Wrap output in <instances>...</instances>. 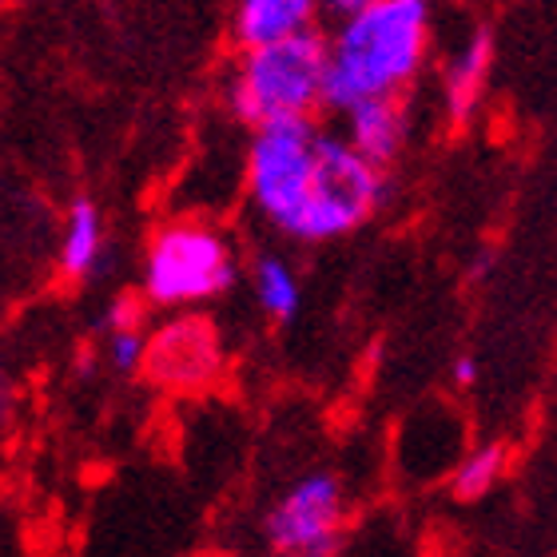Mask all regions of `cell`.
I'll return each instance as SVG.
<instances>
[{
  "mask_svg": "<svg viewBox=\"0 0 557 557\" xmlns=\"http://www.w3.org/2000/svg\"><path fill=\"white\" fill-rule=\"evenodd\" d=\"M407 136L410 112L403 104V96L398 100H371L347 116V139L383 172L398 160V151L407 148Z\"/></svg>",
  "mask_w": 557,
  "mask_h": 557,
  "instance_id": "obj_9",
  "label": "cell"
},
{
  "mask_svg": "<svg viewBox=\"0 0 557 557\" xmlns=\"http://www.w3.org/2000/svg\"><path fill=\"white\" fill-rule=\"evenodd\" d=\"M323 128L307 120H275L251 132L247 144V196L278 232H299L302 208L311 196L314 148Z\"/></svg>",
  "mask_w": 557,
  "mask_h": 557,
  "instance_id": "obj_5",
  "label": "cell"
},
{
  "mask_svg": "<svg viewBox=\"0 0 557 557\" xmlns=\"http://www.w3.org/2000/svg\"><path fill=\"white\" fill-rule=\"evenodd\" d=\"M314 28L311 0H244L232 12V40L239 52L287 45Z\"/></svg>",
  "mask_w": 557,
  "mask_h": 557,
  "instance_id": "obj_8",
  "label": "cell"
},
{
  "mask_svg": "<svg viewBox=\"0 0 557 557\" xmlns=\"http://www.w3.org/2000/svg\"><path fill=\"white\" fill-rule=\"evenodd\" d=\"M331 36L323 28L295 36L287 45L239 52L232 76V112L251 132L275 120H307L323 108Z\"/></svg>",
  "mask_w": 557,
  "mask_h": 557,
  "instance_id": "obj_2",
  "label": "cell"
},
{
  "mask_svg": "<svg viewBox=\"0 0 557 557\" xmlns=\"http://www.w3.org/2000/svg\"><path fill=\"white\" fill-rule=\"evenodd\" d=\"M235 283V256L215 227L199 220L163 223L144 256V299L156 307H196Z\"/></svg>",
  "mask_w": 557,
  "mask_h": 557,
  "instance_id": "obj_3",
  "label": "cell"
},
{
  "mask_svg": "<svg viewBox=\"0 0 557 557\" xmlns=\"http://www.w3.org/2000/svg\"><path fill=\"white\" fill-rule=\"evenodd\" d=\"M502 470H506V450H502L498 442H486V446H474V450L466 454L462 462H458V470H454L450 478V494L458 502H474L482 498L494 482L502 478Z\"/></svg>",
  "mask_w": 557,
  "mask_h": 557,
  "instance_id": "obj_13",
  "label": "cell"
},
{
  "mask_svg": "<svg viewBox=\"0 0 557 557\" xmlns=\"http://www.w3.org/2000/svg\"><path fill=\"white\" fill-rule=\"evenodd\" d=\"M314 557H323V554H314Z\"/></svg>",
  "mask_w": 557,
  "mask_h": 557,
  "instance_id": "obj_18",
  "label": "cell"
},
{
  "mask_svg": "<svg viewBox=\"0 0 557 557\" xmlns=\"http://www.w3.org/2000/svg\"><path fill=\"white\" fill-rule=\"evenodd\" d=\"M148 347L151 338H144V331H112L104 343V359L112 371L136 374L148 367Z\"/></svg>",
  "mask_w": 557,
  "mask_h": 557,
  "instance_id": "obj_14",
  "label": "cell"
},
{
  "mask_svg": "<svg viewBox=\"0 0 557 557\" xmlns=\"http://www.w3.org/2000/svg\"><path fill=\"white\" fill-rule=\"evenodd\" d=\"M490 60H494V33L490 24H478L470 40L462 45V52L450 60V72H446V108H450V124H466L470 112L482 100V84L490 76Z\"/></svg>",
  "mask_w": 557,
  "mask_h": 557,
  "instance_id": "obj_10",
  "label": "cell"
},
{
  "mask_svg": "<svg viewBox=\"0 0 557 557\" xmlns=\"http://www.w3.org/2000/svg\"><path fill=\"white\" fill-rule=\"evenodd\" d=\"M108 331H139L144 326V299L139 295H116L104 314Z\"/></svg>",
  "mask_w": 557,
  "mask_h": 557,
  "instance_id": "obj_15",
  "label": "cell"
},
{
  "mask_svg": "<svg viewBox=\"0 0 557 557\" xmlns=\"http://www.w3.org/2000/svg\"><path fill=\"white\" fill-rule=\"evenodd\" d=\"M100 256H104V215L88 196L72 199L64 239H60V271L69 278L92 275Z\"/></svg>",
  "mask_w": 557,
  "mask_h": 557,
  "instance_id": "obj_11",
  "label": "cell"
},
{
  "mask_svg": "<svg viewBox=\"0 0 557 557\" xmlns=\"http://www.w3.org/2000/svg\"><path fill=\"white\" fill-rule=\"evenodd\" d=\"M454 383L458 386H474L478 383V362L470 359V355H462V359H454Z\"/></svg>",
  "mask_w": 557,
  "mask_h": 557,
  "instance_id": "obj_16",
  "label": "cell"
},
{
  "mask_svg": "<svg viewBox=\"0 0 557 557\" xmlns=\"http://www.w3.org/2000/svg\"><path fill=\"white\" fill-rule=\"evenodd\" d=\"M343 530V486L335 474H307L268 510L263 537L278 557L331 554Z\"/></svg>",
  "mask_w": 557,
  "mask_h": 557,
  "instance_id": "obj_6",
  "label": "cell"
},
{
  "mask_svg": "<svg viewBox=\"0 0 557 557\" xmlns=\"http://www.w3.org/2000/svg\"><path fill=\"white\" fill-rule=\"evenodd\" d=\"M338 9L323 108L350 116L371 100H398L426 60L430 9L422 0H359Z\"/></svg>",
  "mask_w": 557,
  "mask_h": 557,
  "instance_id": "obj_1",
  "label": "cell"
},
{
  "mask_svg": "<svg viewBox=\"0 0 557 557\" xmlns=\"http://www.w3.org/2000/svg\"><path fill=\"white\" fill-rule=\"evenodd\" d=\"M386 191H391V180L383 168H374L347 136L323 132L314 148L311 196H307L295 239L319 244V239L350 235L383 208Z\"/></svg>",
  "mask_w": 557,
  "mask_h": 557,
  "instance_id": "obj_4",
  "label": "cell"
},
{
  "mask_svg": "<svg viewBox=\"0 0 557 557\" xmlns=\"http://www.w3.org/2000/svg\"><path fill=\"white\" fill-rule=\"evenodd\" d=\"M76 374H81V379L92 374V355H81V359H76Z\"/></svg>",
  "mask_w": 557,
  "mask_h": 557,
  "instance_id": "obj_17",
  "label": "cell"
},
{
  "mask_svg": "<svg viewBox=\"0 0 557 557\" xmlns=\"http://www.w3.org/2000/svg\"><path fill=\"white\" fill-rule=\"evenodd\" d=\"M220 338L203 314H180L151 335L148 379L172 391H199L220 374Z\"/></svg>",
  "mask_w": 557,
  "mask_h": 557,
  "instance_id": "obj_7",
  "label": "cell"
},
{
  "mask_svg": "<svg viewBox=\"0 0 557 557\" xmlns=\"http://www.w3.org/2000/svg\"><path fill=\"white\" fill-rule=\"evenodd\" d=\"M251 287H256L259 307L271 319H278V323L295 319V311H299V278L278 256H259L251 263Z\"/></svg>",
  "mask_w": 557,
  "mask_h": 557,
  "instance_id": "obj_12",
  "label": "cell"
}]
</instances>
